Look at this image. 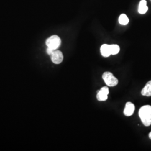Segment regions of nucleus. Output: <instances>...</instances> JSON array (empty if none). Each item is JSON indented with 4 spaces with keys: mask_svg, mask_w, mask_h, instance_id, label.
<instances>
[{
    "mask_svg": "<svg viewBox=\"0 0 151 151\" xmlns=\"http://www.w3.org/2000/svg\"><path fill=\"white\" fill-rule=\"evenodd\" d=\"M139 116L142 123L146 127L151 125V106L145 105L139 110Z\"/></svg>",
    "mask_w": 151,
    "mask_h": 151,
    "instance_id": "f257e3e1",
    "label": "nucleus"
},
{
    "mask_svg": "<svg viewBox=\"0 0 151 151\" xmlns=\"http://www.w3.org/2000/svg\"><path fill=\"white\" fill-rule=\"evenodd\" d=\"M45 44L47 47L57 50L60 45L61 40L58 36L54 35L48 38L45 41Z\"/></svg>",
    "mask_w": 151,
    "mask_h": 151,
    "instance_id": "f03ea898",
    "label": "nucleus"
},
{
    "mask_svg": "<svg viewBox=\"0 0 151 151\" xmlns=\"http://www.w3.org/2000/svg\"><path fill=\"white\" fill-rule=\"evenodd\" d=\"M103 78L108 86H115L118 83V80L112 73L109 72H105L103 73Z\"/></svg>",
    "mask_w": 151,
    "mask_h": 151,
    "instance_id": "7ed1b4c3",
    "label": "nucleus"
},
{
    "mask_svg": "<svg viewBox=\"0 0 151 151\" xmlns=\"http://www.w3.org/2000/svg\"><path fill=\"white\" fill-rule=\"evenodd\" d=\"M109 93V90L108 87H103L100 90H98L97 91V96H96L97 100L100 101H106L108 99Z\"/></svg>",
    "mask_w": 151,
    "mask_h": 151,
    "instance_id": "20e7f679",
    "label": "nucleus"
},
{
    "mask_svg": "<svg viewBox=\"0 0 151 151\" xmlns=\"http://www.w3.org/2000/svg\"><path fill=\"white\" fill-rule=\"evenodd\" d=\"M52 61L54 64L58 65L62 62L63 60V53L58 50H55L53 53L50 55Z\"/></svg>",
    "mask_w": 151,
    "mask_h": 151,
    "instance_id": "39448f33",
    "label": "nucleus"
},
{
    "mask_svg": "<svg viewBox=\"0 0 151 151\" xmlns=\"http://www.w3.org/2000/svg\"><path fill=\"white\" fill-rule=\"evenodd\" d=\"M135 110V106L132 103L128 102L126 103L124 108V114L127 116L132 115Z\"/></svg>",
    "mask_w": 151,
    "mask_h": 151,
    "instance_id": "423d86ee",
    "label": "nucleus"
},
{
    "mask_svg": "<svg viewBox=\"0 0 151 151\" xmlns=\"http://www.w3.org/2000/svg\"><path fill=\"white\" fill-rule=\"evenodd\" d=\"M101 54L104 57H108L111 55L110 45L103 44L100 48Z\"/></svg>",
    "mask_w": 151,
    "mask_h": 151,
    "instance_id": "0eeeda50",
    "label": "nucleus"
},
{
    "mask_svg": "<svg viewBox=\"0 0 151 151\" xmlns=\"http://www.w3.org/2000/svg\"><path fill=\"white\" fill-rule=\"evenodd\" d=\"M141 94L145 96H151V81H148L142 89Z\"/></svg>",
    "mask_w": 151,
    "mask_h": 151,
    "instance_id": "6e6552de",
    "label": "nucleus"
},
{
    "mask_svg": "<svg viewBox=\"0 0 151 151\" xmlns=\"http://www.w3.org/2000/svg\"><path fill=\"white\" fill-rule=\"evenodd\" d=\"M148 7L147 6L146 0H141L138 6V12L140 14H145L148 11Z\"/></svg>",
    "mask_w": 151,
    "mask_h": 151,
    "instance_id": "1a4fd4ad",
    "label": "nucleus"
},
{
    "mask_svg": "<svg viewBox=\"0 0 151 151\" xmlns=\"http://www.w3.org/2000/svg\"><path fill=\"white\" fill-rule=\"evenodd\" d=\"M129 22V20L125 14H121L119 17V22L120 24L122 25H127Z\"/></svg>",
    "mask_w": 151,
    "mask_h": 151,
    "instance_id": "9d476101",
    "label": "nucleus"
},
{
    "mask_svg": "<svg viewBox=\"0 0 151 151\" xmlns=\"http://www.w3.org/2000/svg\"><path fill=\"white\" fill-rule=\"evenodd\" d=\"M110 49L111 55L117 54L120 51V47L118 45H116V44L110 45Z\"/></svg>",
    "mask_w": 151,
    "mask_h": 151,
    "instance_id": "9b49d317",
    "label": "nucleus"
},
{
    "mask_svg": "<svg viewBox=\"0 0 151 151\" xmlns=\"http://www.w3.org/2000/svg\"><path fill=\"white\" fill-rule=\"evenodd\" d=\"M54 50H53V49H52L48 47L47 49V54L50 56V55H52V54L53 53V52H54Z\"/></svg>",
    "mask_w": 151,
    "mask_h": 151,
    "instance_id": "f8f14e48",
    "label": "nucleus"
},
{
    "mask_svg": "<svg viewBox=\"0 0 151 151\" xmlns=\"http://www.w3.org/2000/svg\"><path fill=\"white\" fill-rule=\"evenodd\" d=\"M148 136H149V138H150L151 139V132L150 133V134H149Z\"/></svg>",
    "mask_w": 151,
    "mask_h": 151,
    "instance_id": "ddd939ff",
    "label": "nucleus"
}]
</instances>
